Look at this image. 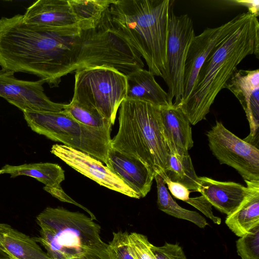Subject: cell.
<instances>
[{
    "mask_svg": "<svg viewBox=\"0 0 259 259\" xmlns=\"http://www.w3.org/2000/svg\"><path fill=\"white\" fill-rule=\"evenodd\" d=\"M80 22L64 27L25 23L17 14L0 19V66L2 69L35 75L50 88L78 69L84 29Z\"/></svg>",
    "mask_w": 259,
    "mask_h": 259,
    "instance_id": "1",
    "label": "cell"
},
{
    "mask_svg": "<svg viewBox=\"0 0 259 259\" xmlns=\"http://www.w3.org/2000/svg\"><path fill=\"white\" fill-rule=\"evenodd\" d=\"M259 57V22L247 12L231 32L218 44L201 66L193 90L180 108L190 124L205 119L214 100L226 85L237 66L247 56Z\"/></svg>",
    "mask_w": 259,
    "mask_h": 259,
    "instance_id": "2",
    "label": "cell"
},
{
    "mask_svg": "<svg viewBox=\"0 0 259 259\" xmlns=\"http://www.w3.org/2000/svg\"><path fill=\"white\" fill-rule=\"evenodd\" d=\"M173 3L170 0H115L109 8L116 29L144 58L148 71L164 80Z\"/></svg>",
    "mask_w": 259,
    "mask_h": 259,
    "instance_id": "3",
    "label": "cell"
},
{
    "mask_svg": "<svg viewBox=\"0 0 259 259\" xmlns=\"http://www.w3.org/2000/svg\"><path fill=\"white\" fill-rule=\"evenodd\" d=\"M119 107V128L111 148L141 160L155 175L163 173L173 152L164 134L160 107L127 98Z\"/></svg>",
    "mask_w": 259,
    "mask_h": 259,
    "instance_id": "4",
    "label": "cell"
},
{
    "mask_svg": "<svg viewBox=\"0 0 259 259\" xmlns=\"http://www.w3.org/2000/svg\"><path fill=\"white\" fill-rule=\"evenodd\" d=\"M39 236L34 238L52 259L79 257L101 244V227L84 213L48 207L36 218Z\"/></svg>",
    "mask_w": 259,
    "mask_h": 259,
    "instance_id": "5",
    "label": "cell"
},
{
    "mask_svg": "<svg viewBox=\"0 0 259 259\" xmlns=\"http://www.w3.org/2000/svg\"><path fill=\"white\" fill-rule=\"evenodd\" d=\"M34 132L87 153L106 164L111 148V130L92 128L77 121L63 110L23 112Z\"/></svg>",
    "mask_w": 259,
    "mask_h": 259,
    "instance_id": "6",
    "label": "cell"
},
{
    "mask_svg": "<svg viewBox=\"0 0 259 259\" xmlns=\"http://www.w3.org/2000/svg\"><path fill=\"white\" fill-rule=\"evenodd\" d=\"M100 66L113 67L126 75L144 67L140 54L113 25L109 8L94 27L82 33L80 69Z\"/></svg>",
    "mask_w": 259,
    "mask_h": 259,
    "instance_id": "7",
    "label": "cell"
},
{
    "mask_svg": "<svg viewBox=\"0 0 259 259\" xmlns=\"http://www.w3.org/2000/svg\"><path fill=\"white\" fill-rule=\"evenodd\" d=\"M75 73L72 100L96 110L113 125L126 98V75L106 66L85 67Z\"/></svg>",
    "mask_w": 259,
    "mask_h": 259,
    "instance_id": "8",
    "label": "cell"
},
{
    "mask_svg": "<svg viewBox=\"0 0 259 259\" xmlns=\"http://www.w3.org/2000/svg\"><path fill=\"white\" fill-rule=\"evenodd\" d=\"M195 36L193 23L187 14L176 15L172 7L169 18L166 49L167 92L170 105L179 107L184 97L185 64L189 46Z\"/></svg>",
    "mask_w": 259,
    "mask_h": 259,
    "instance_id": "9",
    "label": "cell"
},
{
    "mask_svg": "<svg viewBox=\"0 0 259 259\" xmlns=\"http://www.w3.org/2000/svg\"><path fill=\"white\" fill-rule=\"evenodd\" d=\"M208 145L220 164H227L244 181H259V150L227 129L221 122L207 132Z\"/></svg>",
    "mask_w": 259,
    "mask_h": 259,
    "instance_id": "10",
    "label": "cell"
},
{
    "mask_svg": "<svg viewBox=\"0 0 259 259\" xmlns=\"http://www.w3.org/2000/svg\"><path fill=\"white\" fill-rule=\"evenodd\" d=\"M14 72L0 70V97L17 107L22 112L47 111L59 112L64 104L52 101L43 88L45 82L39 79L28 81L19 79Z\"/></svg>",
    "mask_w": 259,
    "mask_h": 259,
    "instance_id": "11",
    "label": "cell"
},
{
    "mask_svg": "<svg viewBox=\"0 0 259 259\" xmlns=\"http://www.w3.org/2000/svg\"><path fill=\"white\" fill-rule=\"evenodd\" d=\"M51 152L75 170L100 185L127 196L140 199L139 195L120 178L94 157L61 144L53 145Z\"/></svg>",
    "mask_w": 259,
    "mask_h": 259,
    "instance_id": "12",
    "label": "cell"
},
{
    "mask_svg": "<svg viewBox=\"0 0 259 259\" xmlns=\"http://www.w3.org/2000/svg\"><path fill=\"white\" fill-rule=\"evenodd\" d=\"M240 18V14L220 26L206 28L200 34L194 36L189 46L185 62L184 97L180 106L190 95L199 70L207 56L213 48L231 32Z\"/></svg>",
    "mask_w": 259,
    "mask_h": 259,
    "instance_id": "13",
    "label": "cell"
},
{
    "mask_svg": "<svg viewBox=\"0 0 259 259\" xmlns=\"http://www.w3.org/2000/svg\"><path fill=\"white\" fill-rule=\"evenodd\" d=\"M226 88L238 100L248 121L250 134L243 140L258 148L259 70L237 69Z\"/></svg>",
    "mask_w": 259,
    "mask_h": 259,
    "instance_id": "14",
    "label": "cell"
},
{
    "mask_svg": "<svg viewBox=\"0 0 259 259\" xmlns=\"http://www.w3.org/2000/svg\"><path fill=\"white\" fill-rule=\"evenodd\" d=\"M8 174L11 178L20 176L32 177L45 184L44 189L59 200L74 204L87 211L93 220L94 214L67 195L61 187L65 180L64 171L57 164L49 162L25 163L20 165L6 164L0 168V175Z\"/></svg>",
    "mask_w": 259,
    "mask_h": 259,
    "instance_id": "15",
    "label": "cell"
},
{
    "mask_svg": "<svg viewBox=\"0 0 259 259\" xmlns=\"http://www.w3.org/2000/svg\"><path fill=\"white\" fill-rule=\"evenodd\" d=\"M106 165L140 198L145 197L150 191L155 174L141 160L110 148Z\"/></svg>",
    "mask_w": 259,
    "mask_h": 259,
    "instance_id": "16",
    "label": "cell"
},
{
    "mask_svg": "<svg viewBox=\"0 0 259 259\" xmlns=\"http://www.w3.org/2000/svg\"><path fill=\"white\" fill-rule=\"evenodd\" d=\"M23 18L26 23L55 28L79 23L68 0L35 1L27 8Z\"/></svg>",
    "mask_w": 259,
    "mask_h": 259,
    "instance_id": "17",
    "label": "cell"
},
{
    "mask_svg": "<svg viewBox=\"0 0 259 259\" xmlns=\"http://www.w3.org/2000/svg\"><path fill=\"white\" fill-rule=\"evenodd\" d=\"M198 192L222 213L229 215L240 204L247 188L233 182H221L206 177H199Z\"/></svg>",
    "mask_w": 259,
    "mask_h": 259,
    "instance_id": "18",
    "label": "cell"
},
{
    "mask_svg": "<svg viewBox=\"0 0 259 259\" xmlns=\"http://www.w3.org/2000/svg\"><path fill=\"white\" fill-rule=\"evenodd\" d=\"M160 111L164 134L171 151L180 155L188 154L194 142L187 117L173 105L160 107Z\"/></svg>",
    "mask_w": 259,
    "mask_h": 259,
    "instance_id": "19",
    "label": "cell"
},
{
    "mask_svg": "<svg viewBox=\"0 0 259 259\" xmlns=\"http://www.w3.org/2000/svg\"><path fill=\"white\" fill-rule=\"evenodd\" d=\"M126 76V98L149 103L159 107L171 106L167 92L148 70L138 69Z\"/></svg>",
    "mask_w": 259,
    "mask_h": 259,
    "instance_id": "20",
    "label": "cell"
},
{
    "mask_svg": "<svg viewBox=\"0 0 259 259\" xmlns=\"http://www.w3.org/2000/svg\"><path fill=\"white\" fill-rule=\"evenodd\" d=\"M245 182L247 191L244 199L225 220L226 225L239 237L259 225V181Z\"/></svg>",
    "mask_w": 259,
    "mask_h": 259,
    "instance_id": "21",
    "label": "cell"
},
{
    "mask_svg": "<svg viewBox=\"0 0 259 259\" xmlns=\"http://www.w3.org/2000/svg\"><path fill=\"white\" fill-rule=\"evenodd\" d=\"M0 249L10 259H52L34 238L0 223Z\"/></svg>",
    "mask_w": 259,
    "mask_h": 259,
    "instance_id": "22",
    "label": "cell"
},
{
    "mask_svg": "<svg viewBox=\"0 0 259 259\" xmlns=\"http://www.w3.org/2000/svg\"><path fill=\"white\" fill-rule=\"evenodd\" d=\"M163 174L171 181L183 185L189 190L198 192L199 177L189 154L180 155L172 152Z\"/></svg>",
    "mask_w": 259,
    "mask_h": 259,
    "instance_id": "23",
    "label": "cell"
},
{
    "mask_svg": "<svg viewBox=\"0 0 259 259\" xmlns=\"http://www.w3.org/2000/svg\"><path fill=\"white\" fill-rule=\"evenodd\" d=\"M157 200L159 209L174 217L190 221L200 228L207 225L205 219L195 211L189 210L180 206L172 198L159 174H156Z\"/></svg>",
    "mask_w": 259,
    "mask_h": 259,
    "instance_id": "24",
    "label": "cell"
},
{
    "mask_svg": "<svg viewBox=\"0 0 259 259\" xmlns=\"http://www.w3.org/2000/svg\"><path fill=\"white\" fill-rule=\"evenodd\" d=\"M79 22L95 26L115 0H68Z\"/></svg>",
    "mask_w": 259,
    "mask_h": 259,
    "instance_id": "25",
    "label": "cell"
},
{
    "mask_svg": "<svg viewBox=\"0 0 259 259\" xmlns=\"http://www.w3.org/2000/svg\"><path fill=\"white\" fill-rule=\"evenodd\" d=\"M63 110L77 121L86 126L97 128L111 130L112 124L98 111L71 100L64 104Z\"/></svg>",
    "mask_w": 259,
    "mask_h": 259,
    "instance_id": "26",
    "label": "cell"
},
{
    "mask_svg": "<svg viewBox=\"0 0 259 259\" xmlns=\"http://www.w3.org/2000/svg\"><path fill=\"white\" fill-rule=\"evenodd\" d=\"M236 249L242 259H259V225L236 241Z\"/></svg>",
    "mask_w": 259,
    "mask_h": 259,
    "instance_id": "27",
    "label": "cell"
},
{
    "mask_svg": "<svg viewBox=\"0 0 259 259\" xmlns=\"http://www.w3.org/2000/svg\"><path fill=\"white\" fill-rule=\"evenodd\" d=\"M146 236L136 232L128 234L127 248L134 259H155Z\"/></svg>",
    "mask_w": 259,
    "mask_h": 259,
    "instance_id": "28",
    "label": "cell"
},
{
    "mask_svg": "<svg viewBox=\"0 0 259 259\" xmlns=\"http://www.w3.org/2000/svg\"><path fill=\"white\" fill-rule=\"evenodd\" d=\"M127 231L113 232L109 245L114 259H134L127 248Z\"/></svg>",
    "mask_w": 259,
    "mask_h": 259,
    "instance_id": "29",
    "label": "cell"
},
{
    "mask_svg": "<svg viewBox=\"0 0 259 259\" xmlns=\"http://www.w3.org/2000/svg\"><path fill=\"white\" fill-rule=\"evenodd\" d=\"M150 248L155 259H187L179 244L165 242L162 246L151 244Z\"/></svg>",
    "mask_w": 259,
    "mask_h": 259,
    "instance_id": "30",
    "label": "cell"
},
{
    "mask_svg": "<svg viewBox=\"0 0 259 259\" xmlns=\"http://www.w3.org/2000/svg\"><path fill=\"white\" fill-rule=\"evenodd\" d=\"M185 202L189 203L199 210L214 224H221V219L213 214L211 204L203 195H201L200 196L189 198Z\"/></svg>",
    "mask_w": 259,
    "mask_h": 259,
    "instance_id": "31",
    "label": "cell"
},
{
    "mask_svg": "<svg viewBox=\"0 0 259 259\" xmlns=\"http://www.w3.org/2000/svg\"><path fill=\"white\" fill-rule=\"evenodd\" d=\"M78 259H114L108 244H101L88 249Z\"/></svg>",
    "mask_w": 259,
    "mask_h": 259,
    "instance_id": "32",
    "label": "cell"
},
{
    "mask_svg": "<svg viewBox=\"0 0 259 259\" xmlns=\"http://www.w3.org/2000/svg\"><path fill=\"white\" fill-rule=\"evenodd\" d=\"M162 177L165 184H166L171 194L176 198L185 202L190 197V191L183 185L171 181L166 175L161 173L159 174Z\"/></svg>",
    "mask_w": 259,
    "mask_h": 259,
    "instance_id": "33",
    "label": "cell"
},
{
    "mask_svg": "<svg viewBox=\"0 0 259 259\" xmlns=\"http://www.w3.org/2000/svg\"><path fill=\"white\" fill-rule=\"evenodd\" d=\"M238 5L246 7L248 10V13L254 15L256 17L258 16L259 11V1H235Z\"/></svg>",
    "mask_w": 259,
    "mask_h": 259,
    "instance_id": "34",
    "label": "cell"
},
{
    "mask_svg": "<svg viewBox=\"0 0 259 259\" xmlns=\"http://www.w3.org/2000/svg\"><path fill=\"white\" fill-rule=\"evenodd\" d=\"M0 259H10L9 257L0 249Z\"/></svg>",
    "mask_w": 259,
    "mask_h": 259,
    "instance_id": "35",
    "label": "cell"
},
{
    "mask_svg": "<svg viewBox=\"0 0 259 259\" xmlns=\"http://www.w3.org/2000/svg\"><path fill=\"white\" fill-rule=\"evenodd\" d=\"M78 257H72V258H68V259H78Z\"/></svg>",
    "mask_w": 259,
    "mask_h": 259,
    "instance_id": "36",
    "label": "cell"
}]
</instances>
